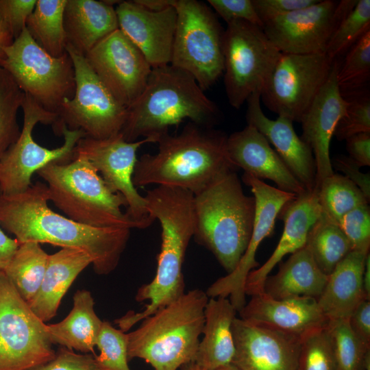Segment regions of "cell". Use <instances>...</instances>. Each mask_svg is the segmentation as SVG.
Here are the masks:
<instances>
[{"label":"cell","mask_w":370,"mask_h":370,"mask_svg":"<svg viewBox=\"0 0 370 370\" xmlns=\"http://www.w3.org/2000/svg\"><path fill=\"white\" fill-rule=\"evenodd\" d=\"M49 201L47 186L40 181L23 193L0 195V226L14 235L19 244L36 242L80 249L91 257L97 274L112 272L131 229L81 224L52 210Z\"/></svg>","instance_id":"6da1fadb"},{"label":"cell","mask_w":370,"mask_h":370,"mask_svg":"<svg viewBox=\"0 0 370 370\" xmlns=\"http://www.w3.org/2000/svg\"><path fill=\"white\" fill-rule=\"evenodd\" d=\"M149 215L161 226V247L153 279L141 286L136 301H148L144 310L127 312L115 323L125 332L136 323L177 300L184 293L182 267L194 234V195L189 190L158 186L144 196Z\"/></svg>","instance_id":"7a4b0ae2"},{"label":"cell","mask_w":370,"mask_h":370,"mask_svg":"<svg viewBox=\"0 0 370 370\" xmlns=\"http://www.w3.org/2000/svg\"><path fill=\"white\" fill-rule=\"evenodd\" d=\"M227 136L214 128L189 122L176 135L160 137L155 154L137 159L134 186L157 184L182 188L195 195L228 170H236L228 156Z\"/></svg>","instance_id":"3957f363"},{"label":"cell","mask_w":370,"mask_h":370,"mask_svg":"<svg viewBox=\"0 0 370 370\" xmlns=\"http://www.w3.org/2000/svg\"><path fill=\"white\" fill-rule=\"evenodd\" d=\"M222 118L217 105L210 99L188 73L171 64L152 68L138 98L128 108L121 131L125 140L159 138L169 127L184 119L214 128Z\"/></svg>","instance_id":"277c9868"},{"label":"cell","mask_w":370,"mask_h":370,"mask_svg":"<svg viewBox=\"0 0 370 370\" xmlns=\"http://www.w3.org/2000/svg\"><path fill=\"white\" fill-rule=\"evenodd\" d=\"M255 199L246 195L236 170L219 175L194 195L195 241L208 249L227 273L237 267L250 241Z\"/></svg>","instance_id":"5b68a950"},{"label":"cell","mask_w":370,"mask_h":370,"mask_svg":"<svg viewBox=\"0 0 370 370\" xmlns=\"http://www.w3.org/2000/svg\"><path fill=\"white\" fill-rule=\"evenodd\" d=\"M208 299L206 291L193 289L143 319L127 334L128 360L142 358L154 370H177L193 362Z\"/></svg>","instance_id":"8992f818"},{"label":"cell","mask_w":370,"mask_h":370,"mask_svg":"<svg viewBox=\"0 0 370 370\" xmlns=\"http://www.w3.org/2000/svg\"><path fill=\"white\" fill-rule=\"evenodd\" d=\"M37 174L45 182L49 201L66 217L95 227L139 229L121 209L127 208L125 198L109 188L84 157L50 163Z\"/></svg>","instance_id":"52a82bcc"},{"label":"cell","mask_w":370,"mask_h":370,"mask_svg":"<svg viewBox=\"0 0 370 370\" xmlns=\"http://www.w3.org/2000/svg\"><path fill=\"white\" fill-rule=\"evenodd\" d=\"M173 6L177 25L170 64L190 74L205 91L223 74L224 29L204 2L175 0Z\"/></svg>","instance_id":"ba28073f"},{"label":"cell","mask_w":370,"mask_h":370,"mask_svg":"<svg viewBox=\"0 0 370 370\" xmlns=\"http://www.w3.org/2000/svg\"><path fill=\"white\" fill-rule=\"evenodd\" d=\"M0 66L23 93L45 110L57 112L65 99L73 97L75 71L67 53L53 57L40 47L25 27L4 49Z\"/></svg>","instance_id":"9c48e42d"},{"label":"cell","mask_w":370,"mask_h":370,"mask_svg":"<svg viewBox=\"0 0 370 370\" xmlns=\"http://www.w3.org/2000/svg\"><path fill=\"white\" fill-rule=\"evenodd\" d=\"M21 109L23 121L20 135L0 159V195L25 191L32 185V175L50 163L70 162L78 140L85 137L82 131L63 125L57 134L63 135V144L55 149L44 147L34 140L33 130L39 123L53 126L57 114L45 110L25 93Z\"/></svg>","instance_id":"30bf717a"},{"label":"cell","mask_w":370,"mask_h":370,"mask_svg":"<svg viewBox=\"0 0 370 370\" xmlns=\"http://www.w3.org/2000/svg\"><path fill=\"white\" fill-rule=\"evenodd\" d=\"M280 51L262 28L245 21L227 23L223 36L224 86L229 103L239 109L260 92Z\"/></svg>","instance_id":"8fae6325"},{"label":"cell","mask_w":370,"mask_h":370,"mask_svg":"<svg viewBox=\"0 0 370 370\" xmlns=\"http://www.w3.org/2000/svg\"><path fill=\"white\" fill-rule=\"evenodd\" d=\"M75 71V88L71 99H65L52 126L58 134L62 126L81 130L85 137L104 139L119 134L127 116L121 105L99 79L84 56L67 44Z\"/></svg>","instance_id":"7c38bea8"},{"label":"cell","mask_w":370,"mask_h":370,"mask_svg":"<svg viewBox=\"0 0 370 370\" xmlns=\"http://www.w3.org/2000/svg\"><path fill=\"white\" fill-rule=\"evenodd\" d=\"M46 323L0 271V370H33L56 356Z\"/></svg>","instance_id":"4fadbf2b"},{"label":"cell","mask_w":370,"mask_h":370,"mask_svg":"<svg viewBox=\"0 0 370 370\" xmlns=\"http://www.w3.org/2000/svg\"><path fill=\"white\" fill-rule=\"evenodd\" d=\"M334 61L325 53L281 52L261 91L260 99L278 116L300 123L325 83Z\"/></svg>","instance_id":"5bb4252c"},{"label":"cell","mask_w":370,"mask_h":370,"mask_svg":"<svg viewBox=\"0 0 370 370\" xmlns=\"http://www.w3.org/2000/svg\"><path fill=\"white\" fill-rule=\"evenodd\" d=\"M152 143H156L152 138L127 142L119 133L104 139L83 137L74 149L73 156L86 158L109 188L125 198V213L139 229L147 228L155 220L149 215L145 197L137 191L132 177L138 149L144 144Z\"/></svg>","instance_id":"9a60e30c"},{"label":"cell","mask_w":370,"mask_h":370,"mask_svg":"<svg viewBox=\"0 0 370 370\" xmlns=\"http://www.w3.org/2000/svg\"><path fill=\"white\" fill-rule=\"evenodd\" d=\"M358 0H323L275 18L262 26L267 36L282 53L325 52L328 41Z\"/></svg>","instance_id":"2e32d148"},{"label":"cell","mask_w":370,"mask_h":370,"mask_svg":"<svg viewBox=\"0 0 370 370\" xmlns=\"http://www.w3.org/2000/svg\"><path fill=\"white\" fill-rule=\"evenodd\" d=\"M242 180L251 188L256 208L252 234L235 269L217 279L206 290L209 298L227 297L237 312L246 304L244 286L248 274L259 266L256 254L262 241L274 231L275 219L284 206L297 195L271 186L262 180L244 173Z\"/></svg>","instance_id":"e0dca14e"},{"label":"cell","mask_w":370,"mask_h":370,"mask_svg":"<svg viewBox=\"0 0 370 370\" xmlns=\"http://www.w3.org/2000/svg\"><path fill=\"white\" fill-rule=\"evenodd\" d=\"M113 97L128 108L145 88L152 67L139 49L118 29L84 56Z\"/></svg>","instance_id":"ac0fdd59"},{"label":"cell","mask_w":370,"mask_h":370,"mask_svg":"<svg viewBox=\"0 0 370 370\" xmlns=\"http://www.w3.org/2000/svg\"><path fill=\"white\" fill-rule=\"evenodd\" d=\"M232 332L240 370H297L301 338L237 317Z\"/></svg>","instance_id":"d6986e66"},{"label":"cell","mask_w":370,"mask_h":370,"mask_svg":"<svg viewBox=\"0 0 370 370\" xmlns=\"http://www.w3.org/2000/svg\"><path fill=\"white\" fill-rule=\"evenodd\" d=\"M115 10L119 29L139 49L151 66L170 64L177 25L174 6L153 11L134 0L121 1Z\"/></svg>","instance_id":"ffe728a7"},{"label":"cell","mask_w":370,"mask_h":370,"mask_svg":"<svg viewBox=\"0 0 370 370\" xmlns=\"http://www.w3.org/2000/svg\"><path fill=\"white\" fill-rule=\"evenodd\" d=\"M338 66V59L334 60L325 83L300 121L301 138L310 147L315 160L316 188L334 173L330 158V141L348 106L337 84Z\"/></svg>","instance_id":"44dd1931"},{"label":"cell","mask_w":370,"mask_h":370,"mask_svg":"<svg viewBox=\"0 0 370 370\" xmlns=\"http://www.w3.org/2000/svg\"><path fill=\"white\" fill-rule=\"evenodd\" d=\"M260 92H255L247 99L246 121L255 127L275 147V151L288 169L307 191L316 188L317 169L310 147L298 136L293 122L278 116L272 120L262 112Z\"/></svg>","instance_id":"7402d4cb"},{"label":"cell","mask_w":370,"mask_h":370,"mask_svg":"<svg viewBox=\"0 0 370 370\" xmlns=\"http://www.w3.org/2000/svg\"><path fill=\"white\" fill-rule=\"evenodd\" d=\"M321 214L316 188L297 195L284 206L278 216L284 221L282 236L269 259L248 274L244 286L246 295L251 297L263 292L266 278L285 256L306 245L308 232Z\"/></svg>","instance_id":"603a6c76"},{"label":"cell","mask_w":370,"mask_h":370,"mask_svg":"<svg viewBox=\"0 0 370 370\" xmlns=\"http://www.w3.org/2000/svg\"><path fill=\"white\" fill-rule=\"evenodd\" d=\"M238 312L244 320L266 325L301 338L328 322L314 298L277 299L264 292L251 296Z\"/></svg>","instance_id":"cb8c5ba5"},{"label":"cell","mask_w":370,"mask_h":370,"mask_svg":"<svg viewBox=\"0 0 370 370\" xmlns=\"http://www.w3.org/2000/svg\"><path fill=\"white\" fill-rule=\"evenodd\" d=\"M227 150L233 164L244 173L271 180L278 188L296 195L306 191L266 138L253 126L247 125L227 136Z\"/></svg>","instance_id":"d4e9b609"},{"label":"cell","mask_w":370,"mask_h":370,"mask_svg":"<svg viewBox=\"0 0 370 370\" xmlns=\"http://www.w3.org/2000/svg\"><path fill=\"white\" fill-rule=\"evenodd\" d=\"M369 251L352 250L328 275L317 303L328 321L347 319L369 299L364 290L363 273Z\"/></svg>","instance_id":"484cf974"},{"label":"cell","mask_w":370,"mask_h":370,"mask_svg":"<svg viewBox=\"0 0 370 370\" xmlns=\"http://www.w3.org/2000/svg\"><path fill=\"white\" fill-rule=\"evenodd\" d=\"M236 312L228 298H209L204 310V337L193 361L201 370L232 363L235 353L232 324Z\"/></svg>","instance_id":"4316f807"},{"label":"cell","mask_w":370,"mask_h":370,"mask_svg":"<svg viewBox=\"0 0 370 370\" xmlns=\"http://www.w3.org/2000/svg\"><path fill=\"white\" fill-rule=\"evenodd\" d=\"M92 263L91 257L77 249L62 248L49 255L40 288L28 304L34 313L45 323L53 319L72 283Z\"/></svg>","instance_id":"83f0119b"},{"label":"cell","mask_w":370,"mask_h":370,"mask_svg":"<svg viewBox=\"0 0 370 370\" xmlns=\"http://www.w3.org/2000/svg\"><path fill=\"white\" fill-rule=\"evenodd\" d=\"M67 44L85 56L119 29L115 8L106 1L67 0L64 12Z\"/></svg>","instance_id":"f1b7e54d"},{"label":"cell","mask_w":370,"mask_h":370,"mask_svg":"<svg viewBox=\"0 0 370 370\" xmlns=\"http://www.w3.org/2000/svg\"><path fill=\"white\" fill-rule=\"evenodd\" d=\"M328 278L305 245L291 254L285 262H281L275 275L266 278L263 292L277 299L308 297L317 300Z\"/></svg>","instance_id":"f546056e"},{"label":"cell","mask_w":370,"mask_h":370,"mask_svg":"<svg viewBox=\"0 0 370 370\" xmlns=\"http://www.w3.org/2000/svg\"><path fill=\"white\" fill-rule=\"evenodd\" d=\"M69 314L59 323L46 324V331L52 344L82 353H92L103 321L94 310V299L90 291L78 290L73 297Z\"/></svg>","instance_id":"4dcf8cb0"},{"label":"cell","mask_w":370,"mask_h":370,"mask_svg":"<svg viewBox=\"0 0 370 370\" xmlns=\"http://www.w3.org/2000/svg\"><path fill=\"white\" fill-rule=\"evenodd\" d=\"M66 1L37 0L26 23V28L36 43L56 58L66 53L67 38L64 26Z\"/></svg>","instance_id":"1f68e13d"},{"label":"cell","mask_w":370,"mask_h":370,"mask_svg":"<svg viewBox=\"0 0 370 370\" xmlns=\"http://www.w3.org/2000/svg\"><path fill=\"white\" fill-rule=\"evenodd\" d=\"M49 256L40 243H21L3 271L7 278L27 304L34 299L40 288Z\"/></svg>","instance_id":"d6a6232c"},{"label":"cell","mask_w":370,"mask_h":370,"mask_svg":"<svg viewBox=\"0 0 370 370\" xmlns=\"http://www.w3.org/2000/svg\"><path fill=\"white\" fill-rule=\"evenodd\" d=\"M306 245L319 268L327 275L352 251L338 223L322 213L310 228Z\"/></svg>","instance_id":"836d02e7"},{"label":"cell","mask_w":370,"mask_h":370,"mask_svg":"<svg viewBox=\"0 0 370 370\" xmlns=\"http://www.w3.org/2000/svg\"><path fill=\"white\" fill-rule=\"evenodd\" d=\"M316 188L321 213L338 225L346 213L369 203L362 191L341 174L334 173L323 179Z\"/></svg>","instance_id":"e575fe53"},{"label":"cell","mask_w":370,"mask_h":370,"mask_svg":"<svg viewBox=\"0 0 370 370\" xmlns=\"http://www.w3.org/2000/svg\"><path fill=\"white\" fill-rule=\"evenodd\" d=\"M336 370H369L370 346L353 332L348 319L328 321L326 325Z\"/></svg>","instance_id":"d590c367"},{"label":"cell","mask_w":370,"mask_h":370,"mask_svg":"<svg viewBox=\"0 0 370 370\" xmlns=\"http://www.w3.org/2000/svg\"><path fill=\"white\" fill-rule=\"evenodd\" d=\"M336 78L345 99L369 90L370 30L345 53L343 62L339 63Z\"/></svg>","instance_id":"8d00e7d4"},{"label":"cell","mask_w":370,"mask_h":370,"mask_svg":"<svg viewBox=\"0 0 370 370\" xmlns=\"http://www.w3.org/2000/svg\"><path fill=\"white\" fill-rule=\"evenodd\" d=\"M23 97V92L0 66V159L20 135L17 114Z\"/></svg>","instance_id":"74e56055"},{"label":"cell","mask_w":370,"mask_h":370,"mask_svg":"<svg viewBox=\"0 0 370 370\" xmlns=\"http://www.w3.org/2000/svg\"><path fill=\"white\" fill-rule=\"evenodd\" d=\"M370 30V0H358L330 37L325 53L332 60L347 51Z\"/></svg>","instance_id":"f35d334b"},{"label":"cell","mask_w":370,"mask_h":370,"mask_svg":"<svg viewBox=\"0 0 370 370\" xmlns=\"http://www.w3.org/2000/svg\"><path fill=\"white\" fill-rule=\"evenodd\" d=\"M297 370H336L326 325L301 338Z\"/></svg>","instance_id":"ab89813d"},{"label":"cell","mask_w":370,"mask_h":370,"mask_svg":"<svg viewBox=\"0 0 370 370\" xmlns=\"http://www.w3.org/2000/svg\"><path fill=\"white\" fill-rule=\"evenodd\" d=\"M96 346L99 354L95 356L104 370H131L128 365L127 336L109 322L103 321Z\"/></svg>","instance_id":"60d3db41"},{"label":"cell","mask_w":370,"mask_h":370,"mask_svg":"<svg viewBox=\"0 0 370 370\" xmlns=\"http://www.w3.org/2000/svg\"><path fill=\"white\" fill-rule=\"evenodd\" d=\"M348 106L335 127L334 136L339 141L363 132H370L369 90L345 99Z\"/></svg>","instance_id":"b9f144b4"},{"label":"cell","mask_w":370,"mask_h":370,"mask_svg":"<svg viewBox=\"0 0 370 370\" xmlns=\"http://www.w3.org/2000/svg\"><path fill=\"white\" fill-rule=\"evenodd\" d=\"M338 225L348 239L352 250L369 251L370 208L368 204L360 205L346 213Z\"/></svg>","instance_id":"7bdbcfd3"},{"label":"cell","mask_w":370,"mask_h":370,"mask_svg":"<svg viewBox=\"0 0 370 370\" xmlns=\"http://www.w3.org/2000/svg\"><path fill=\"white\" fill-rule=\"evenodd\" d=\"M207 2L226 23L240 20L262 27L251 0H208Z\"/></svg>","instance_id":"ee69618b"},{"label":"cell","mask_w":370,"mask_h":370,"mask_svg":"<svg viewBox=\"0 0 370 370\" xmlns=\"http://www.w3.org/2000/svg\"><path fill=\"white\" fill-rule=\"evenodd\" d=\"M33 370H104L95 356L60 347L53 360Z\"/></svg>","instance_id":"f6af8a7d"},{"label":"cell","mask_w":370,"mask_h":370,"mask_svg":"<svg viewBox=\"0 0 370 370\" xmlns=\"http://www.w3.org/2000/svg\"><path fill=\"white\" fill-rule=\"evenodd\" d=\"M37 0H0V12L9 25L14 38L26 27L27 18Z\"/></svg>","instance_id":"bcb514c9"},{"label":"cell","mask_w":370,"mask_h":370,"mask_svg":"<svg viewBox=\"0 0 370 370\" xmlns=\"http://www.w3.org/2000/svg\"><path fill=\"white\" fill-rule=\"evenodd\" d=\"M319 0H251L263 25L278 16L310 6Z\"/></svg>","instance_id":"7dc6e473"},{"label":"cell","mask_w":370,"mask_h":370,"mask_svg":"<svg viewBox=\"0 0 370 370\" xmlns=\"http://www.w3.org/2000/svg\"><path fill=\"white\" fill-rule=\"evenodd\" d=\"M334 167L344 173V176L353 182L370 201V175L360 171V166L349 156L339 155L332 161Z\"/></svg>","instance_id":"c3c4849f"},{"label":"cell","mask_w":370,"mask_h":370,"mask_svg":"<svg viewBox=\"0 0 370 370\" xmlns=\"http://www.w3.org/2000/svg\"><path fill=\"white\" fill-rule=\"evenodd\" d=\"M348 323L355 335L370 346V299L364 300L355 308Z\"/></svg>","instance_id":"681fc988"},{"label":"cell","mask_w":370,"mask_h":370,"mask_svg":"<svg viewBox=\"0 0 370 370\" xmlns=\"http://www.w3.org/2000/svg\"><path fill=\"white\" fill-rule=\"evenodd\" d=\"M349 156L360 167L370 165V132L353 135L346 140Z\"/></svg>","instance_id":"f907efd6"},{"label":"cell","mask_w":370,"mask_h":370,"mask_svg":"<svg viewBox=\"0 0 370 370\" xmlns=\"http://www.w3.org/2000/svg\"><path fill=\"white\" fill-rule=\"evenodd\" d=\"M19 243L8 236L0 228V271H3L16 251Z\"/></svg>","instance_id":"816d5d0a"},{"label":"cell","mask_w":370,"mask_h":370,"mask_svg":"<svg viewBox=\"0 0 370 370\" xmlns=\"http://www.w3.org/2000/svg\"><path fill=\"white\" fill-rule=\"evenodd\" d=\"M13 33L0 12V61L4 55V49L14 40Z\"/></svg>","instance_id":"f5cc1de1"},{"label":"cell","mask_w":370,"mask_h":370,"mask_svg":"<svg viewBox=\"0 0 370 370\" xmlns=\"http://www.w3.org/2000/svg\"><path fill=\"white\" fill-rule=\"evenodd\" d=\"M144 8L153 11L162 10L173 5L175 0H134Z\"/></svg>","instance_id":"db71d44e"},{"label":"cell","mask_w":370,"mask_h":370,"mask_svg":"<svg viewBox=\"0 0 370 370\" xmlns=\"http://www.w3.org/2000/svg\"><path fill=\"white\" fill-rule=\"evenodd\" d=\"M363 286L367 297L370 299V254H368L363 273Z\"/></svg>","instance_id":"11a10c76"},{"label":"cell","mask_w":370,"mask_h":370,"mask_svg":"<svg viewBox=\"0 0 370 370\" xmlns=\"http://www.w3.org/2000/svg\"><path fill=\"white\" fill-rule=\"evenodd\" d=\"M182 370H201L194 362H190L181 367Z\"/></svg>","instance_id":"9f6ffc18"},{"label":"cell","mask_w":370,"mask_h":370,"mask_svg":"<svg viewBox=\"0 0 370 370\" xmlns=\"http://www.w3.org/2000/svg\"><path fill=\"white\" fill-rule=\"evenodd\" d=\"M213 370H240V369H238L234 365L231 363L227 365L223 366Z\"/></svg>","instance_id":"6f0895ef"}]
</instances>
